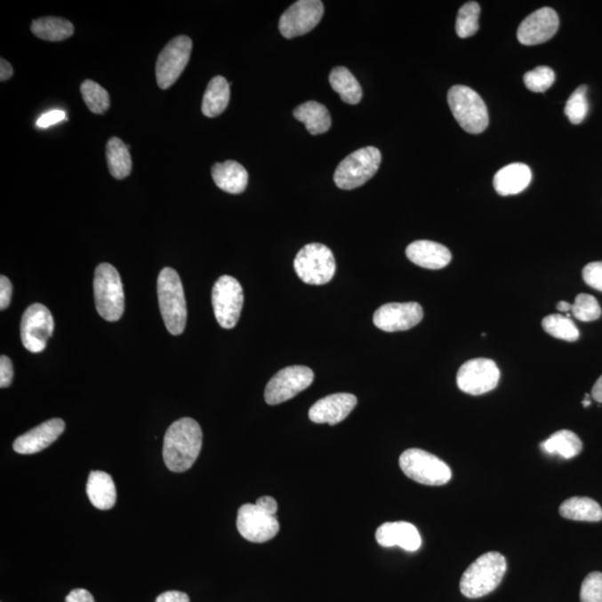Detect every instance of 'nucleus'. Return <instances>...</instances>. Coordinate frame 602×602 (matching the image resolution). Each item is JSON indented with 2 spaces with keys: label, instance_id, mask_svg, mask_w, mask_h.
Segmentation results:
<instances>
[{
  "label": "nucleus",
  "instance_id": "aec40b11",
  "mask_svg": "<svg viewBox=\"0 0 602 602\" xmlns=\"http://www.w3.org/2000/svg\"><path fill=\"white\" fill-rule=\"evenodd\" d=\"M376 542L385 548L401 547L404 550L414 552L421 546L419 530L412 523L386 522L376 531Z\"/></svg>",
  "mask_w": 602,
  "mask_h": 602
},
{
  "label": "nucleus",
  "instance_id": "58836bf2",
  "mask_svg": "<svg viewBox=\"0 0 602 602\" xmlns=\"http://www.w3.org/2000/svg\"><path fill=\"white\" fill-rule=\"evenodd\" d=\"M584 283L602 292V261L588 263L582 270Z\"/></svg>",
  "mask_w": 602,
  "mask_h": 602
},
{
  "label": "nucleus",
  "instance_id": "423d86ee",
  "mask_svg": "<svg viewBox=\"0 0 602 602\" xmlns=\"http://www.w3.org/2000/svg\"><path fill=\"white\" fill-rule=\"evenodd\" d=\"M381 155L379 148L366 147L345 157L337 166L333 181L342 190L364 186L380 169Z\"/></svg>",
  "mask_w": 602,
  "mask_h": 602
},
{
  "label": "nucleus",
  "instance_id": "c03bdc74",
  "mask_svg": "<svg viewBox=\"0 0 602 602\" xmlns=\"http://www.w3.org/2000/svg\"><path fill=\"white\" fill-rule=\"evenodd\" d=\"M156 602H190V598L181 591H166L157 597Z\"/></svg>",
  "mask_w": 602,
  "mask_h": 602
},
{
  "label": "nucleus",
  "instance_id": "0eeeda50",
  "mask_svg": "<svg viewBox=\"0 0 602 602\" xmlns=\"http://www.w3.org/2000/svg\"><path fill=\"white\" fill-rule=\"evenodd\" d=\"M399 467L407 478L424 486H444L452 478L451 469L445 462L420 448L403 452Z\"/></svg>",
  "mask_w": 602,
  "mask_h": 602
},
{
  "label": "nucleus",
  "instance_id": "6e6552de",
  "mask_svg": "<svg viewBox=\"0 0 602 602\" xmlns=\"http://www.w3.org/2000/svg\"><path fill=\"white\" fill-rule=\"evenodd\" d=\"M294 271L305 284H328L336 274V261L332 250L322 244L305 245L293 261Z\"/></svg>",
  "mask_w": 602,
  "mask_h": 602
},
{
  "label": "nucleus",
  "instance_id": "39448f33",
  "mask_svg": "<svg viewBox=\"0 0 602 602\" xmlns=\"http://www.w3.org/2000/svg\"><path fill=\"white\" fill-rule=\"evenodd\" d=\"M448 105L452 114L464 131L480 134L489 125V112L485 100L476 91L464 85H455L448 91Z\"/></svg>",
  "mask_w": 602,
  "mask_h": 602
},
{
  "label": "nucleus",
  "instance_id": "ea45409f",
  "mask_svg": "<svg viewBox=\"0 0 602 602\" xmlns=\"http://www.w3.org/2000/svg\"><path fill=\"white\" fill-rule=\"evenodd\" d=\"M12 379H14V367L7 356L3 355L0 357V388H10Z\"/></svg>",
  "mask_w": 602,
  "mask_h": 602
},
{
  "label": "nucleus",
  "instance_id": "7ed1b4c3",
  "mask_svg": "<svg viewBox=\"0 0 602 602\" xmlns=\"http://www.w3.org/2000/svg\"><path fill=\"white\" fill-rule=\"evenodd\" d=\"M162 318L171 335L179 336L187 325V302L181 279L173 268H165L157 278Z\"/></svg>",
  "mask_w": 602,
  "mask_h": 602
},
{
  "label": "nucleus",
  "instance_id": "9d476101",
  "mask_svg": "<svg viewBox=\"0 0 602 602\" xmlns=\"http://www.w3.org/2000/svg\"><path fill=\"white\" fill-rule=\"evenodd\" d=\"M192 46L191 38L181 35L171 39L162 50L156 64L157 82L160 89H169L181 76L190 60Z\"/></svg>",
  "mask_w": 602,
  "mask_h": 602
},
{
  "label": "nucleus",
  "instance_id": "a19ab883",
  "mask_svg": "<svg viewBox=\"0 0 602 602\" xmlns=\"http://www.w3.org/2000/svg\"><path fill=\"white\" fill-rule=\"evenodd\" d=\"M65 120V112L60 111V109H54V111L43 114V116L38 118L36 124L38 127H41V129H46V127L55 125L57 123H60Z\"/></svg>",
  "mask_w": 602,
  "mask_h": 602
},
{
  "label": "nucleus",
  "instance_id": "cd10ccee",
  "mask_svg": "<svg viewBox=\"0 0 602 602\" xmlns=\"http://www.w3.org/2000/svg\"><path fill=\"white\" fill-rule=\"evenodd\" d=\"M30 29L35 36L47 42L65 41L74 34V26L69 20L52 16L35 20Z\"/></svg>",
  "mask_w": 602,
  "mask_h": 602
},
{
  "label": "nucleus",
  "instance_id": "bb28decb",
  "mask_svg": "<svg viewBox=\"0 0 602 602\" xmlns=\"http://www.w3.org/2000/svg\"><path fill=\"white\" fill-rule=\"evenodd\" d=\"M329 83L333 90L340 94L342 102L356 105L362 100L363 90L349 69L338 66L329 75Z\"/></svg>",
  "mask_w": 602,
  "mask_h": 602
},
{
  "label": "nucleus",
  "instance_id": "1a4fd4ad",
  "mask_svg": "<svg viewBox=\"0 0 602 602\" xmlns=\"http://www.w3.org/2000/svg\"><path fill=\"white\" fill-rule=\"evenodd\" d=\"M213 306L220 326L236 327L244 306V289L239 281L231 276L220 277L213 289Z\"/></svg>",
  "mask_w": 602,
  "mask_h": 602
},
{
  "label": "nucleus",
  "instance_id": "37998d69",
  "mask_svg": "<svg viewBox=\"0 0 602 602\" xmlns=\"http://www.w3.org/2000/svg\"><path fill=\"white\" fill-rule=\"evenodd\" d=\"M65 602H95L93 596L85 589H74L66 597Z\"/></svg>",
  "mask_w": 602,
  "mask_h": 602
},
{
  "label": "nucleus",
  "instance_id": "79ce46f5",
  "mask_svg": "<svg viewBox=\"0 0 602 602\" xmlns=\"http://www.w3.org/2000/svg\"><path fill=\"white\" fill-rule=\"evenodd\" d=\"M12 285L5 276L0 277V309L5 310L11 305Z\"/></svg>",
  "mask_w": 602,
  "mask_h": 602
},
{
  "label": "nucleus",
  "instance_id": "f3484780",
  "mask_svg": "<svg viewBox=\"0 0 602 602\" xmlns=\"http://www.w3.org/2000/svg\"><path fill=\"white\" fill-rule=\"evenodd\" d=\"M559 24V17L552 8L544 7L535 11L518 26V42L526 46L546 43L555 36Z\"/></svg>",
  "mask_w": 602,
  "mask_h": 602
},
{
  "label": "nucleus",
  "instance_id": "ddd939ff",
  "mask_svg": "<svg viewBox=\"0 0 602 602\" xmlns=\"http://www.w3.org/2000/svg\"><path fill=\"white\" fill-rule=\"evenodd\" d=\"M54 332V318L50 309L42 304H34L26 309L20 324L21 341L30 353H42Z\"/></svg>",
  "mask_w": 602,
  "mask_h": 602
},
{
  "label": "nucleus",
  "instance_id": "f704fd0d",
  "mask_svg": "<svg viewBox=\"0 0 602 602\" xmlns=\"http://www.w3.org/2000/svg\"><path fill=\"white\" fill-rule=\"evenodd\" d=\"M588 87L582 85L571 94L566 100L565 114L573 124H580L587 117L589 112V103L587 100Z\"/></svg>",
  "mask_w": 602,
  "mask_h": 602
},
{
  "label": "nucleus",
  "instance_id": "72a5a7b5",
  "mask_svg": "<svg viewBox=\"0 0 602 602\" xmlns=\"http://www.w3.org/2000/svg\"><path fill=\"white\" fill-rule=\"evenodd\" d=\"M81 93L92 113L103 114L108 111L109 105H111L108 91L94 81L83 82Z\"/></svg>",
  "mask_w": 602,
  "mask_h": 602
},
{
  "label": "nucleus",
  "instance_id": "f03ea898",
  "mask_svg": "<svg viewBox=\"0 0 602 602\" xmlns=\"http://www.w3.org/2000/svg\"><path fill=\"white\" fill-rule=\"evenodd\" d=\"M507 560L499 552H486L469 566L461 578L460 590L470 599L494 591L507 573Z\"/></svg>",
  "mask_w": 602,
  "mask_h": 602
},
{
  "label": "nucleus",
  "instance_id": "c85d7f7f",
  "mask_svg": "<svg viewBox=\"0 0 602 602\" xmlns=\"http://www.w3.org/2000/svg\"><path fill=\"white\" fill-rule=\"evenodd\" d=\"M561 517L574 521L598 522L602 520V509L590 498L574 496L560 505Z\"/></svg>",
  "mask_w": 602,
  "mask_h": 602
},
{
  "label": "nucleus",
  "instance_id": "f8f14e48",
  "mask_svg": "<svg viewBox=\"0 0 602 602\" xmlns=\"http://www.w3.org/2000/svg\"><path fill=\"white\" fill-rule=\"evenodd\" d=\"M500 369L494 360L476 358L460 367L456 383L463 393L482 395L491 392L499 384Z\"/></svg>",
  "mask_w": 602,
  "mask_h": 602
},
{
  "label": "nucleus",
  "instance_id": "7c9ffc66",
  "mask_svg": "<svg viewBox=\"0 0 602 602\" xmlns=\"http://www.w3.org/2000/svg\"><path fill=\"white\" fill-rule=\"evenodd\" d=\"M107 160L113 178L123 180L132 173L129 147L121 139L111 138L107 144Z\"/></svg>",
  "mask_w": 602,
  "mask_h": 602
},
{
  "label": "nucleus",
  "instance_id": "9b49d317",
  "mask_svg": "<svg viewBox=\"0 0 602 602\" xmlns=\"http://www.w3.org/2000/svg\"><path fill=\"white\" fill-rule=\"evenodd\" d=\"M314 372L306 366H289L281 369L268 383L265 399L269 405L289 401L304 392L314 381Z\"/></svg>",
  "mask_w": 602,
  "mask_h": 602
},
{
  "label": "nucleus",
  "instance_id": "6ab92c4d",
  "mask_svg": "<svg viewBox=\"0 0 602 602\" xmlns=\"http://www.w3.org/2000/svg\"><path fill=\"white\" fill-rule=\"evenodd\" d=\"M65 430V421L52 419L16 438L12 448L19 454H35L51 446Z\"/></svg>",
  "mask_w": 602,
  "mask_h": 602
},
{
  "label": "nucleus",
  "instance_id": "09e8293b",
  "mask_svg": "<svg viewBox=\"0 0 602 602\" xmlns=\"http://www.w3.org/2000/svg\"><path fill=\"white\" fill-rule=\"evenodd\" d=\"M571 309H573V305L566 301H559L557 304V309L561 311V313H569Z\"/></svg>",
  "mask_w": 602,
  "mask_h": 602
},
{
  "label": "nucleus",
  "instance_id": "4468645a",
  "mask_svg": "<svg viewBox=\"0 0 602 602\" xmlns=\"http://www.w3.org/2000/svg\"><path fill=\"white\" fill-rule=\"evenodd\" d=\"M323 15L324 4L320 0H299L281 15L280 34L288 39L302 36L319 24Z\"/></svg>",
  "mask_w": 602,
  "mask_h": 602
},
{
  "label": "nucleus",
  "instance_id": "e433bc0d",
  "mask_svg": "<svg viewBox=\"0 0 602 602\" xmlns=\"http://www.w3.org/2000/svg\"><path fill=\"white\" fill-rule=\"evenodd\" d=\"M571 313L582 322H593L600 318L601 309L599 302L591 294L580 293L575 297Z\"/></svg>",
  "mask_w": 602,
  "mask_h": 602
},
{
  "label": "nucleus",
  "instance_id": "c9c22d12",
  "mask_svg": "<svg viewBox=\"0 0 602 602\" xmlns=\"http://www.w3.org/2000/svg\"><path fill=\"white\" fill-rule=\"evenodd\" d=\"M526 89L534 93H544L550 89L556 81V74L548 66H539V68L530 70L523 77Z\"/></svg>",
  "mask_w": 602,
  "mask_h": 602
},
{
  "label": "nucleus",
  "instance_id": "20e7f679",
  "mask_svg": "<svg viewBox=\"0 0 602 602\" xmlns=\"http://www.w3.org/2000/svg\"><path fill=\"white\" fill-rule=\"evenodd\" d=\"M94 298L100 317L117 322L124 313V292L120 274L109 263H100L94 277Z\"/></svg>",
  "mask_w": 602,
  "mask_h": 602
},
{
  "label": "nucleus",
  "instance_id": "393cba45",
  "mask_svg": "<svg viewBox=\"0 0 602 602\" xmlns=\"http://www.w3.org/2000/svg\"><path fill=\"white\" fill-rule=\"evenodd\" d=\"M293 116L304 123L310 134L326 133L332 126L331 114L325 105L309 100L294 108Z\"/></svg>",
  "mask_w": 602,
  "mask_h": 602
},
{
  "label": "nucleus",
  "instance_id": "8fccbe9b",
  "mask_svg": "<svg viewBox=\"0 0 602 602\" xmlns=\"http://www.w3.org/2000/svg\"><path fill=\"white\" fill-rule=\"evenodd\" d=\"M582 405H583L584 407H588V406H590V405H591L590 398H589V395H588V394L584 395V399H583V402H582Z\"/></svg>",
  "mask_w": 602,
  "mask_h": 602
},
{
  "label": "nucleus",
  "instance_id": "5701e85b",
  "mask_svg": "<svg viewBox=\"0 0 602 602\" xmlns=\"http://www.w3.org/2000/svg\"><path fill=\"white\" fill-rule=\"evenodd\" d=\"M213 179L222 191L240 195L248 187L249 175L238 162L226 161L213 166Z\"/></svg>",
  "mask_w": 602,
  "mask_h": 602
},
{
  "label": "nucleus",
  "instance_id": "412c9836",
  "mask_svg": "<svg viewBox=\"0 0 602 602\" xmlns=\"http://www.w3.org/2000/svg\"><path fill=\"white\" fill-rule=\"evenodd\" d=\"M406 256L416 266L425 269H442L452 261V254L445 245L434 241L419 240L406 248Z\"/></svg>",
  "mask_w": 602,
  "mask_h": 602
},
{
  "label": "nucleus",
  "instance_id": "dca6fc26",
  "mask_svg": "<svg viewBox=\"0 0 602 602\" xmlns=\"http://www.w3.org/2000/svg\"><path fill=\"white\" fill-rule=\"evenodd\" d=\"M423 316V309L417 302H392L375 311L373 324L381 331L404 332L419 325Z\"/></svg>",
  "mask_w": 602,
  "mask_h": 602
},
{
  "label": "nucleus",
  "instance_id": "a878e982",
  "mask_svg": "<svg viewBox=\"0 0 602 602\" xmlns=\"http://www.w3.org/2000/svg\"><path fill=\"white\" fill-rule=\"evenodd\" d=\"M230 100V84L223 76H215L206 87L202 113L208 117L219 116L228 108Z\"/></svg>",
  "mask_w": 602,
  "mask_h": 602
},
{
  "label": "nucleus",
  "instance_id": "473e14b6",
  "mask_svg": "<svg viewBox=\"0 0 602 602\" xmlns=\"http://www.w3.org/2000/svg\"><path fill=\"white\" fill-rule=\"evenodd\" d=\"M481 7L477 2H469L460 8L456 17L455 30L461 38H468L477 34L480 28Z\"/></svg>",
  "mask_w": 602,
  "mask_h": 602
},
{
  "label": "nucleus",
  "instance_id": "f257e3e1",
  "mask_svg": "<svg viewBox=\"0 0 602 602\" xmlns=\"http://www.w3.org/2000/svg\"><path fill=\"white\" fill-rule=\"evenodd\" d=\"M202 429L197 421L183 417L165 435L164 460L170 471L182 473L196 463L202 448Z\"/></svg>",
  "mask_w": 602,
  "mask_h": 602
},
{
  "label": "nucleus",
  "instance_id": "4c0bfd02",
  "mask_svg": "<svg viewBox=\"0 0 602 602\" xmlns=\"http://www.w3.org/2000/svg\"><path fill=\"white\" fill-rule=\"evenodd\" d=\"M582 602H602V574H589L583 580L582 591H580Z\"/></svg>",
  "mask_w": 602,
  "mask_h": 602
},
{
  "label": "nucleus",
  "instance_id": "2f4dec72",
  "mask_svg": "<svg viewBox=\"0 0 602 602\" xmlns=\"http://www.w3.org/2000/svg\"><path fill=\"white\" fill-rule=\"evenodd\" d=\"M542 327L544 332L558 340L574 342L580 337L578 328L573 320L562 315L547 316L542 320Z\"/></svg>",
  "mask_w": 602,
  "mask_h": 602
},
{
  "label": "nucleus",
  "instance_id": "a18cd8bd",
  "mask_svg": "<svg viewBox=\"0 0 602 602\" xmlns=\"http://www.w3.org/2000/svg\"><path fill=\"white\" fill-rule=\"evenodd\" d=\"M256 504L262 511L270 514V516H276L277 510H278L277 501L271 496H262V498L258 499Z\"/></svg>",
  "mask_w": 602,
  "mask_h": 602
},
{
  "label": "nucleus",
  "instance_id": "de8ad7c7",
  "mask_svg": "<svg viewBox=\"0 0 602 602\" xmlns=\"http://www.w3.org/2000/svg\"><path fill=\"white\" fill-rule=\"evenodd\" d=\"M592 397L596 399L597 402L602 403V375L598 379L595 385L592 388Z\"/></svg>",
  "mask_w": 602,
  "mask_h": 602
},
{
  "label": "nucleus",
  "instance_id": "c756f323",
  "mask_svg": "<svg viewBox=\"0 0 602 602\" xmlns=\"http://www.w3.org/2000/svg\"><path fill=\"white\" fill-rule=\"evenodd\" d=\"M542 447L546 454H558L569 460L582 454V442L577 434L568 429H561L544 441Z\"/></svg>",
  "mask_w": 602,
  "mask_h": 602
},
{
  "label": "nucleus",
  "instance_id": "b1692460",
  "mask_svg": "<svg viewBox=\"0 0 602 602\" xmlns=\"http://www.w3.org/2000/svg\"><path fill=\"white\" fill-rule=\"evenodd\" d=\"M86 494L91 503L99 510H109L116 502V487L111 476L103 471H92Z\"/></svg>",
  "mask_w": 602,
  "mask_h": 602
},
{
  "label": "nucleus",
  "instance_id": "2eb2a0df",
  "mask_svg": "<svg viewBox=\"0 0 602 602\" xmlns=\"http://www.w3.org/2000/svg\"><path fill=\"white\" fill-rule=\"evenodd\" d=\"M237 528L245 540L263 543L274 539L280 526L276 516L262 511L257 504H244L237 517Z\"/></svg>",
  "mask_w": 602,
  "mask_h": 602
},
{
  "label": "nucleus",
  "instance_id": "4be33fe9",
  "mask_svg": "<svg viewBox=\"0 0 602 602\" xmlns=\"http://www.w3.org/2000/svg\"><path fill=\"white\" fill-rule=\"evenodd\" d=\"M533 180V173L528 165L512 164L505 165L496 173L494 179L495 191L500 196H514L525 191Z\"/></svg>",
  "mask_w": 602,
  "mask_h": 602
},
{
  "label": "nucleus",
  "instance_id": "49530a36",
  "mask_svg": "<svg viewBox=\"0 0 602 602\" xmlns=\"http://www.w3.org/2000/svg\"><path fill=\"white\" fill-rule=\"evenodd\" d=\"M12 74H14V68H12L10 61L2 59V60H0V81L5 82L10 80Z\"/></svg>",
  "mask_w": 602,
  "mask_h": 602
},
{
  "label": "nucleus",
  "instance_id": "a211bd4d",
  "mask_svg": "<svg viewBox=\"0 0 602 602\" xmlns=\"http://www.w3.org/2000/svg\"><path fill=\"white\" fill-rule=\"evenodd\" d=\"M356 405H357V397L355 395L333 394L315 403L309 415L314 423L336 425L346 420Z\"/></svg>",
  "mask_w": 602,
  "mask_h": 602
}]
</instances>
